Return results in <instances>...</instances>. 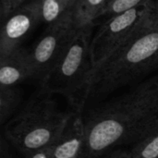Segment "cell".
Wrapping results in <instances>:
<instances>
[{
    "label": "cell",
    "instance_id": "cell-6",
    "mask_svg": "<svg viewBox=\"0 0 158 158\" xmlns=\"http://www.w3.org/2000/svg\"><path fill=\"white\" fill-rule=\"evenodd\" d=\"M77 31L71 11L56 22L48 25L42 38L29 51L32 78L44 80L55 67Z\"/></svg>",
    "mask_w": 158,
    "mask_h": 158
},
{
    "label": "cell",
    "instance_id": "cell-3",
    "mask_svg": "<svg viewBox=\"0 0 158 158\" xmlns=\"http://www.w3.org/2000/svg\"><path fill=\"white\" fill-rule=\"evenodd\" d=\"M158 68V30L143 27L92 73L88 100L105 96Z\"/></svg>",
    "mask_w": 158,
    "mask_h": 158
},
{
    "label": "cell",
    "instance_id": "cell-18",
    "mask_svg": "<svg viewBox=\"0 0 158 158\" xmlns=\"http://www.w3.org/2000/svg\"><path fill=\"white\" fill-rule=\"evenodd\" d=\"M106 158H130V151L124 149H118L110 153Z\"/></svg>",
    "mask_w": 158,
    "mask_h": 158
},
{
    "label": "cell",
    "instance_id": "cell-7",
    "mask_svg": "<svg viewBox=\"0 0 158 158\" xmlns=\"http://www.w3.org/2000/svg\"><path fill=\"white\" fill-rule=\"evenodd\" d=\"M4 21L0 34V56L19 48L23 38L41 21L37 1L22 5Z\"/></svg>",
    "mask_w": 158,
    "mask_h": 158
},
{
    "label": "cell",
    "instance_id": "cell-16",
    "mask_svg": "<svg viewBox=\"0 0 158 158\" xmlns=\"http://www.w3.org/2000/svg\"><path fill=\"white\" fill-rule=\"evenodd\" d=\"M151 28H156L158 30V0H155L154 5L152 6L151 12L148 17L147 25Z\"/></svg>",
    "mask_w": 158,
    "mask_h": 158
},
{
    "label": "cell",
    "instance_id": "cell-14",
    "mask_svg": "<svg viewBox=\"0 0 158 158\" xmlns=\"http://www.w3.org/2000/svg\"><path fill=\"white\" fill-rule=\"evenodd\" d=\"M147 0H108L101 16H117L131 10Z\"/></svg>",
    "mask_w": 158,
    "mask_h": 158
},
{
    "label": "cell",
    "instance_id": "cell-10",
    "mask_svg": "<svg viewBox=\"0 0 158 158\" xmlns=\"http://www.w3.org/2000/svg\"><path fill=\"white\" fill-rule=\"evenodd\" d=\"M108 0H76L71 9L77 28L94 24L102 15Z\"/></svg>",
    "mask_w": 158,
    "mask_h": 158
},
{
    "label": "cell",
    "instance_id": "cell-8",
    "mask_svg": "<svg viewBox=\"0 0 158 158\" xmlns=\"http://www.w3.org/2000/svg\"><path fill=\"white\" fill-rule=\"evenodd\" d=\"M86 136L82 111L74 110L65 131L56 143L52 158H86Z\"/></svg>",
    "mask_w": 158,
    "mask_h": 158
},
{
    "label": "cell",
    "instance_id": "cell-17",
    "mask_svg": "<svg viewBox=\"0 0 158 158\" xmlns=\"http://www.w3.org/2000/svg\"><path fill=\"white\" fill-rule=\"evenodd\" d=\"M56 144L48 146L46 148H44L42 150H39L28 156H26V158H52L53 156V151H54V147Z\"/></svg>",
    "mask_w": 158,
    "mask_h": 158
},
{
    "label": "cell",
    "instance_id": "cell-15",
    "mask_svg": "<svg viewBox=\"0 0 158 158\" xmlns=\"http://www.w3.org/2000/svg\"><path fill=\"white\" fill-rule=\"evenodd\" d=\"M26 0H0V14L2 20H5L10 14L19 8Z\"/></svg>",
    "mask_w": 158,
    "mask_h": 158
},
{
    "label": "cell",
    "instance_id": "cell-2",
    "mask_svg": "<svg viewBox=\"0 0 158 158\" xmlns=\"http://www.w3.org/2000/svg\"><path fill=\"white\" fill-rule=\"evenodd\" d=\"M73 112L61 110L52 94L41 88L5 125L4 136L26 157L56 144Z\"/></svg>",
    "mask_w": 158,
    "mask_h": 158
},
{
    "label": "cell",
    "instance_id": "cell-13",
    "mask_svg": "<svg viewBox=\"0 0 158 158\" xmlns=\"http://www.w3.org/2000/svg\"><path fill=\"white\" fill-rule=\"evenodd\" d=\"M130 158H158V122L134 143V147L130 151Z\"/></svg>",
    "mask_w": 158,
    "mask_h": 158
},
{
    "label": "cell",
    "instance_id": "cell-11",
    "mask_svg": "<svg viewBox=\"0 0 158 158\" xmlns=\"http://www.w3.org/2000/svg\"><path fill=\"white\" fill-rule=\"evenodd\" d=\"M22 91L19 86H0V122L6 125L22 102Z\"/></svg>",
    "mask_w": 158,
    "mask_h": 158
},
{
    "label": "cell",
    "instance_id": "cell-1",
    "mask_svg": "<svg viewBox=\"0 0 158 158\" xmlns=\"http://www.w3.org/2000/svg\"><path fill=\"white\" fill-rule=\"evenodd\" d=\"M86 158L136 143L158 122V75L83 115Z\"/></svg>",
    "mask_w": 158,
    "mask_h": 158
},
{
    "label": "cell",
    "instance_id": "cell-5",
    "mask_svg": "<svg viewBox=\"0 0 158 158\" xmlns=\"http://www.w3.org/2000/svg\"><path fill=\"white\" fill-rule=\"evenodd\" d=\"M154 2L147 0L131 10L110 17L99 28L91 41L93 71L147 25Z\"/></svg>",
    "mask_w": 158,
    "mask_h": 158
},
{
    "label": "cell",
    "instance_id": "cell-19",
    "mask_svg": "<svg viewBox=\"0 0 158 158\" xmlns=\"http://www.w3.org/2000/svg\"><path fill=\"white\" fill-rule=\"evenodd\" d=\"M0 158H15L7 152V148H6V143H5L4 137L2 139V143H1V156Z\"/></svg>",
    "mask_w": 158,
    "mask_h": 158
},
{
    "label": "cell",
    "instance_id": "cell-12",
    "mask_svg": "<svg viewBox=\"0 0 158 158\" xmlns=\"http://www.w3.org/2000/svg\"><path fill=\"white\" fill-rule=\"evenodd\" d=\"M41 21L51 25L69 13L76 0H36Z\"/></svg>",
    "mask_w": 158,
    "mask_h": 158
},
{
    "label": "cell",
    "instance_id": "cell-9",
    "mask_svg": "<svg viewBox=\"0 0 158 158\" xmlns=\"http://www.w3.org/2000/svg\"><path fill=\"white\" fill-rule=\"evenodd\" d=\"M32 78L29 51L20 47L0 56V86H18Z\"/></svg>",
    "mask_w": 158,
    "mask_h": 158
},
{
    "label": "cell",
    "instance_id": "cell-4",
    "mask_svg": "<svg viewBox=\"0 0 158 158\" xmlns=\"http://www.w3.org/2000/svg\"><path fill=\"white\" fill-rule=\"evenodd\" d=\"M94 24L77 28L62 56L41 82L50 94L64 96L73 110L82 111L88 101L93 72L91 41Z\"/></svg>",
    "mask_w": 158,
    "mask_h": 158
}]
</instances>
